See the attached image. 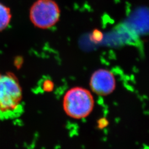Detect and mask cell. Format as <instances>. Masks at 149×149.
I'll use <instances>...</instances> for the list:
<instances>
[{"label": "cell", "mask_w": 149, "mask_h": 149, "mask_svg": "<svg viewBox=\"0 0 149 149\" xmlns=\"http://www.w3.org/2000/svg\"><path fill=\"white\" fill-rule=\"evenodd\" d=\"M95 107V99L90 90L82 87L67 91L63 100L65 114L74 119H82L90 115Z\"/></svg>", "instance_id": "obj_1"}, {"label": "cell", "mask_w": 149, "mask_h": 149, "mask_svg": "<svg viewBox=\"0 0 149 149\" xmlns=\"http://www.w3.org/2000/svg\"><path fill=\"white\" fill-rule=\"evenodd\" d=\"M12 15L10 9L0 3V32L5 29L11 22Z\"/></svg>", "instance_id": "obj_5"}, {"label": "cell", "mask_w": 149, "mask_h": 149, "mask_svg": "<svg viewBox=\"0 0 149 149\" xmlns=\"http://www.w3.org/2000/svg\"><path fill=\"white\" fill-rule=\"evenodd\" d=\"M60 17V7L54 0H37L29 10L32 24L42 29L54 27L59 22Z\"/></svg>", "instance_id": "obj_2"}, {"label": "cell", "mask_w": 149, "mask_h": 149, "mask_svg": "<svg viewBox=\"0 0 149 149\" xmlns=\"http://www.w3.org/2000/svg\"><path fill=\"white\" fill-rule=\"evenodd\" d=\"M54 86L53 82L50 80H47L45 81L43 83V89L44 90L46 91H52L53 90Z\"/></svg>", "instance_id": "obj_6"}, {"label": "cell", "mask_w": 149, "mask_h": 149, "mask_svg": "<svg viewBox=\"0 0 149 149\" xmlns=\"http://www.w3.org/2000/svg\"><path fill=\"white\" fill-rule=\"evenodd\" d=\"M89 84L92 93L102 97L112 94L117 86L114 74L106 69L96 70L91 76Z\"/></svg>", "instance_id": "obj_4"}, {"label": "cell", "mask_w": 149, "mask_h": 149, "mask_svg": "<svg viewBox=\"0 0 149 149\" xmlns=\"http://www.w3.org/2000/svg\"><path fill=\"white\" fill-rule=\"evenodd\" d=\"M21 87L16 77L11 74L0 73V111H13L21 103Z\"/></svg>", "instance_id": "obj_3"}]
</instances>
